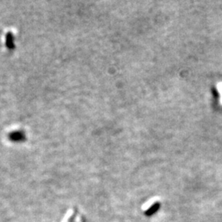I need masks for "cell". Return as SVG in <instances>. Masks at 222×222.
Here are the masks:
<instances>
[{
  "label": "cell",
  "instance_id": "obj_1",
  "mask_svg": "<svg viewBox=\"0 0 222 222\" xmlns=\"http://www.w3.org/2000/svg\"><path fill=\"white\" fill-rule=\"evenodd\" d=\"M8 137L11 141H13V142H21V141H23L26 137V135L23 132H13V133H10L8 135Z\"/></svg>",
  "mask_w": 222,
  "mask_h": 222
},
{
  "label": "cell",
  "instance_id": "obj_2",
  "mask_svg": "<svg viewBox=\"0 0 222 222\" xmlns=\"http://www.w3.org/2000/svg\"><path fill=\"white\" fill-rule=\"evenodd\" d=\"M6 45L9 49L14 48V36L11 32H9L8 35H6Z\"/></svg>",
  "mask_w": 222,
  "mask_h": 222
},
{
  "label": "cell",
  "instance_id": "obj_3",
  "mask_svg": "<svg viewBox=\"0 0 222 222\" xmlns=\"http://www.w3.org/2000/svg\"><path fill=\"white\" fill-rule=\"evenodd\" d=\"M216 88H217V91H218L219 94H220L219 102L222 105V82H219L218 83H216Z\"/></svg>",
  "mask_w": 222,
  "mask_h": 222
}]
</instances>
